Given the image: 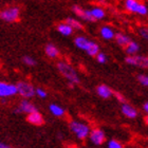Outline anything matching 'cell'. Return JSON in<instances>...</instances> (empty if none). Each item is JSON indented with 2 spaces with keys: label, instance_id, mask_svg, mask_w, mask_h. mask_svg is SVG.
Returning <instances> with one entry per match:
<instances>
[{
  "label": "cell",
  "instance_id": "1",
  "mask_svg": "<svg viewBox=\"0 0 148 148\" xmlns=\"http://www.w3.org/2000/svg\"><path fill=\"white\" fill-rule=\"evenodd\" d=\"M74 45L77 49L85 51L91 57H95L96 54L99 52V46L95 41L90 40L89 38L83 36V35H78L74 38Z\"/></svg>",
  "mask_w": 148,
  "mask_h": 148
},
{
  "label": "cell",
  "instance_id": "2",
  "mask_svg": "<svg viewBox=\"0 0 148 148\" xmlns=\"http://www.w3.org/2000/svg\"><path fill=\"white\" fill-rule=\"evenodd\" d=\"M56 67H57V70H58L59 73L62 74L71 85H78L80 83L78 73L69 62L60 60V62H57Z\"/></svg>",
  "mask_w": 148,
  "mask_h": 148
},
{
  "label": "cell",
  "instance_id": "3",
  "mask_svg": "<svg viewBox=\"0 0 148 148\" xmlns=\"http://www.w3.org/2000/svg\"><path fill=\"white\" fill-rule=\"evenodd\" d=\"M69 127H70V130L74 136H76L78 140H82V141L88 139L90 130H91L86 123L79 122V121H71L69 124Z\"/></svg>",
  "mask_w": 148,
  "mask_h": 148
},
{
  "label": "cell",
  "instance_id": "4",
  "mask_svg": "<svg viewBox=\"0 0 148 148\" xmlns=\"http://www.w3.org/2000/svg\"><path fill=\"white\" fill-rule=\"evenodd\" d=\"M124 6L129 13L139 16H146L148 14V6L139 0H125Z\"/></svg>",
  "mask_w": 148,
  "mask_h": 148
},
{
  "label": "cell",
  "instance_id": "5",
  "mask_svg": "<svg viewBox=\"0 0 148 148\" xmlns=\"http://www.w3.org/2000/svg\"><path fill=\"white\" fill-rule=\"evenodd\" d=\"M20 18V9L18 6H9L0 11V19L8 23L18 21Z\"/></svg>",
  "mask_w": 148,
  "mask_h": 148
},
{
  "label": "cell",
  "instance_id": "6",
  "mask_svg": "<svg viewBox=\"0 0 148 148\" xmlns=\"http://www.w3.org/2000/svg\"><path fill=\"white\" fill-rule=\"evenodd\" d=\"M16 86H17V94H19L22 99H29L35 96V88L32 84L28 82H19L16 84Z\"/></svg>",
  "mask_w": 148,
  "mask_h": 148
},
{
  "label": "cell",
  "instance_id": "7",
  "mask_svg": "<svg viewBox=\"0 0 148 148\" xmlns=\"http://www.w3.org/2000/svg\"><path fill=\"white\" fill-rule=\"evenodd\" d=\"M127 65L138 67V68H148V56L145 55H130L125 58Z\"/></svg>",
  "mask_w": 148,
  "mask_h": 148
},
{
  "label": "cell",
  "instance_id": "8",
  "mask_svg": "<svg viewBox=\"0 0 148 148\" xmlns=\"http://www.w3.org/2000/svg\"><path fill=\"white\" fill-rule=\"evenodd\" d=\"M88 139L93 145L102 146L106 142V133L104 132V130L99 129V128H94V129L90 130Z\"/></svg>",
  "mask_w": 148,
  "mask_h": 148
},
{
  "label": "cell",
  "instance_id": "9",
  "mask_svg": "<svg viewBox=\"0 0 148 148\" xmlns=\"http://www.w3.org/2000/svg\"><path fill=\"white\" fill-rule=\"evenodd\" d=\"M17 94V86L6 82H0V99L11 97Z\"/></svg>",
  "mask_w": 148,
  "mask_h": 148
},
{
  "label": "cell",
  "instance_id": "10",
  "mask_svg": "<svg viewBox=\"0 0 148 148\" xmlns=\"http://www.w3.org/2000/svg\"><path fill=\"white\" fill-rule=\"evenodd\" d=\"M72 12L74 13V15L78 17L79 19H82L83 21L86 22H94L93 18L91 17V14H90L89 9H83L82 6L79 5H73L72 6Z\"/></svg>",
  "mask_w": 148,
  "mask_h": 148
},
{
  "label": "cell",
  "instance_id": "11",
  "mask_svg": "<svg viewBox=\"0 0 148 148\" xmlns=\"http://www.w3.org/2000/svg\"><path fill=\"white\" fill-rule=\"evenodd\" d=\"M37 108L36 106L33 104V103H31L30 101H28V99H22L21 102H20V104H19V106L16 108L15 110V113H25V114H29V113H32V112H34V111H36Z\"/></svg>",
  "mask_w": 148,
  "mask_h": 148
},
{
  "label": "cell",
  "instance_id": "12",
  "mask_svg": "<svg viewBox=\"0 0 148 148\" xmlns=\"http://www.w3.org/2000/svg\"><path fill=\"white\" fill-rule=\"evenodd\" d=\"M113 90L111 89L110 87L107 86V85H99V86L96 87V94L99 96V97H102L104 99H109L110 97L113 96Z\"/></svg>",
  "mask_w": 148,
  "mask_h": 148
},
{
  "label": "cell",
  "instance_id": "13",
  "mask_svg": "<svg viewBox=\"0 0 148 148\" xmlns=\"http://www.w3.org/2000/svg\"><path fill=\"white\" fill-rule=\"evenodd\" d=\"M27 121L30 124L34 125V126H41L43 124V122H45L42 114L40 113V112H38V110L34 111L32 113H29L28 116H27Z\"/></svg>",
  "mask_w": 148,
  "mask_h": 148
},
{
  "label": "cell",
  "instance_id": "14",
  "mask_svg": "<svg viewBox=\"0 0 148 148\" xmlns=\"http://www.w3.org/2000/svg\"><path fill=\"white\" fill-rule=\"evenodd\" d=\"M121 111H122L124 116L128 117V119H136L138 116V110L133 106H131L130 104H127V103L122 104Z\"/></svg>",
  "mask_w": 148,
  "mask_h": 148
},
{
  "label": "cell",
  "instance_id": "15",
  "mask_svg": "<svg viewBox=\"0 0 148 148\" xmlns=\"http://www.w3.org/2000/svg\"><path fill=\"white\" fill-rule=\"evenodd\" d=\"M91 17L93 18L94 21H99V20H103L106 17V11L102 6H93L91 9H89Z\"/></svg>",
  "mask_w": 148,
  "mask_h": 148
},
{
  "label": "cell",
  "instance_id": "16",
  "mask_svg": "<svg viewBox=\"0 0 148 148\" xmlns=\"http://www.w3.org/2000/svg\"><path fill=\"white\" fill-rule=\"evenodd\" d=\"M99 35L103 39L112 40L114 39V36H115V31L110 25H103L102 28L99 29Z\"/></svg>",
  "mask_w": 148,
  "mask_h": 148
},
{
  "label": "cell",
  "instance_id": "17",
  "mask_svg": "<svg viewBox=\"0 0 148 148\" xmlns=\"http://www.w3.org/2000/svg\"><path fill=\"white\" fill-rule=\"evenodd\" d=\"M56 30H57V32H58L59 34L62 35V36H65V37L71 36V35L73 34V32H74L73 29H72L66 21L58 23V25H57V27H56Z\"/></svg>",
  "mask_w": 148,
  "mask_h": 148
},
{
  "label": "cell",
  "instance_id": "18",
  "mask_svg": "<svg viewBox=\"0 0 148 148\" xmlns=\"http://www.w3.org/2000/svg\"><path fill=\"white\" fill-rule=\"evenodd\" d=\"M45 53H46V55L50 58H57L59 56V50L58 48L55 46V45H53V43H48L46 47H45Z\"/></svg>",
  "mask_w": 148,
  "mask_h": 148
},
{
  "label": "cell",
  "instance_id": "19",
  "mask_svg": "<svg viewBox=\"0 0 148 148\" xmlns=\"http://www.w3.org/2000/svg\"><path fill=\"white\" fill-rule=\"evenodd\" d=\"M114 39H115V41H116V43L119 45V46L124 47V48H125V47H126L127 45L130 42L131 38H130V37L128 36L127 34H125V33H122V32H117V33H115Z\"/></svg>",
  "mask_w": 148,
  "mask_h": 148
},
{
  "label": "cell",
  "instance_id": "20",
  "mask_svg": "<svg viewBox=\"0 0 148 148\" xmlns=\"http://www.w3.org/2000/svg\"><path fill=\"white\" fill-rule=\"evenodd\" d=\"M140 51V45L134 40H130V42L125 47V52L128 56L130 55H136Z\"/></svg>",
  "mask_w": 148,
  "mask_h": 148
},
{
  "label": "cell",
  "instance_id": "21",
  "mask_svg": "<svg viewBox=\"0 0 148 148\" xmlns=\"http://www.w3.org/2000/svg\"><path fill=\"white\" fill-rule=\"evenodd\" d=\"M49 111L52 115L56 117H62L66 114L65 108H62V106L57 105V104H51L49 106Z\"/></svg>",
  "mask_w": 148,
  "mask_h": 148
},
{
  "label": "cell",
  "instance_id": "22",
  "mask_svg": "<svg viewBox=\"0 0 148 148\" xmlns=\"http://www.w3.org/2000/svg\"><path fill=\"white\" fill-rule=\"evenodd\" d=\"M66 22L73 29L74 31H82L84 29V25L82 23V21L76 18H74V17H68V18L66 19Z\"/></svg>",
  "mask_w": 148,
  "mask_h": 148
},
{
  "label": "cell",
  "instance_id": "23",
  "mask_svg": "<svg viewBox=\"0 0 148 148\" xmlns=\"http://www.w3.org/2000/svg\"><path fill=\"white\" fill-rule=\"evenodd\" d=\"M136 79L140 83V85H142L144 87H148V75H146V74H138Z\"/></svg>",
  "mask_w": 148,
  "mask_h": 148
},
{
  "label": "cell",
  "instance_id": "24",
  "mask_svg": "<svg viewBox=\"0 0 148 148\" xmlns=\"http://www.w3.org/2000/svg\"><path fill=\"white\" fill-rule=\"evenodd\" d=\"M107 148H124V147L120 141L111 139V140H109L108 143H107Z\"/></svg>",
  "mask_w": 148,
  "mask_h": 148
},
{
  "label": "cell",
  "instance_id": "25",
  "mask_svg": "<svg viewBox=\"0 0 148 148\" xmlns=\"http://www.w3.org/2000/svg\"><path fill=\"white\" fill-rule=\"evenodd\" d=\"M22 62H23V64L25 66H28V67H34L36 65V60L32 56H23Z\"/></svg>",
  "mask_w": 148,
  "mask_h": 148
},
{
  "label": "cell",
  "instance_id": "26",
  "mask_svg": "<svg viewBox=\"0 0 148 148\" xmlns=\"http://www.w3.org/2000/svg\"><path fill=\"white\" fill-rule=\"evenodd\" d=\"M95 58H96V60H97V62H99V64H102V65L106 64V62H107V60H108V57H107V55H106L105 53L101 52V51L96 54Z\"/></svg>",
  "mask_w": 148,
  "mask_h": 148
},
{
  "label": "cell",
  "instance_id": "27",
  "mask_svg": "<svg viewBox=\"0 0 148 148\" xmlns=\"http://www.w3.org/2000/svg\"><path fill=\"white\" fill-rule=\"evenodd\" d=\"M140 36L142 37L143 39H145L146 41H148V27H140L138 29Z\"/></svg>",
  "mask_w": 148,
  "mask_h": 148
},
{
  "label": "cell",
  "instance_id": "28",
  "mask_svg": "<svg viewBox=\"0 0 148 148\" xmlns=\"http://www.w3.org/2000/svg\"><path fill=\"white\" fill-rule=\"evenodd\" d=\"M35 95H37L38 97L40 99H46L47 96H48V93L45 89L42 88H36L35 89Z\"/></svg>",
  "mask_w": 148,
  "mask_h": 148
},
{
  "label": "cell",
  "instance_id": "29",
  "mask_svg": "<svg viewBox=\"0 0 148 148\" xmlns=\"http://www.w3.org/2000/svg\"><path fill=\"white\" fill-rule=\"evenodd\" d=\"M113 96L117 99V101H119V102L122 103V104L126 103V99H125V96H124L122 93H120V92H113Z\"/></svg>",
  "mask_w": 148,
  "mask_h": 148
},
{
  "label": "cell",
  "instance_id": "30",
  "mask_svg": "<svg viewBox=\"0 0 148 148\" xmlns=\"http://www.w3.org/2000/svg\"><path fill=\"white\" fill-rule=\"evenodd\" d=\"M0 148H12V147H11L9 144H6V143L0 141Z\"/></svg>",
  "mask_w": 148,
  "mask_h": 148
},
{
  "label": "cell",
  "instance_id": "31",
  "mask_svg": "<svg viewBox=\"0 0 148 148\" xmlns=\"http://www.w3.org/2000/svg\"><path fill=\"white\" fill-rule=\"evenodd\" d=\"M143 110H144V112L148 115V101L143 105Z\"/></svg>",
  "mask_w": 148,
  "mask_h": 148
},
{
  "label": "cell",
  "instance_id": "32",
  "mask_svg": "<svg viewBox=\"0 0 148 148\" xmlns=\"http://www.w3.org/2000/svg\"><path fill=\"white\" fill-rule=\"evenodd\" d=\"M99 1H101V3H102V4H105V3H106V0H99Z\"/></svg>",
  "mask_w": 148,
  "mask_h": 148
},
{
  "label": "cell",
  "instance_id": "33",
  "mask_svg": "<svg viewBox=\"0 0 148 148\" xmlns=\"http://www.w3.org/2000/svg\"><path fill=\"white\" fill-rule=\"evenodd\" d=\"M145 122H146V124H147V125H148V115L145 117Z\"/></svg>",
  "mask_w": 148,
  "mask_h": 148
}]
</instances>
